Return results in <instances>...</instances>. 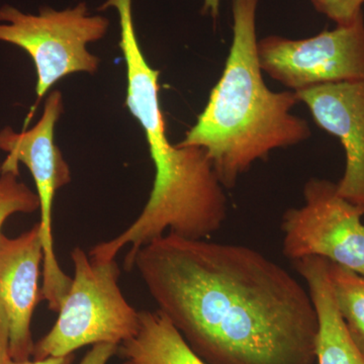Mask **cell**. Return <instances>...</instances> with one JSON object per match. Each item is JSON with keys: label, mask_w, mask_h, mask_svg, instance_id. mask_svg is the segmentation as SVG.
<instances>
[{"label": "cell", "mask_w": 364, "mask_h": 364, "mask_svg": "<svg viewBox=\"0 0 364 364\" xmlns=\"http://www.w3.org/2000/svg\"><path fill=\"white\" fill-rule=\"evenodd\" d=\"M208 364H316L317 311L306 287L240 244L164 234L124 265Z\"/></svg>", "instance_id": "1"}, {"label": "cell", "mask_w": 364, "mask_h": 364, "mask_svg": "<svg viewBox=\"0 0 364 364\" xmlns=\"http://www.w3.org/2000/svg\"><path fill=\"white\" fill-rule=\"evenodd\" d=\"M9 355V328L6 314L0 306V364H6Z\"/></svg>", "instance_id": "17"}, {"label": "cell", "mask_w": 364, "mask_h": 364, "mask_svg": "<svg viewBox=\"0 0 364 364\" xmlns=\"http://www.w3.org/2000/svg\"><path fill=\"white\" fill-rule=\"evenodd\" d=\"M109 26L105 16L90 14L85 2L64 11L42 7L37 14L9 4L0 7V42L28 53L37 73V100L23 129L43 97L61 79L79 72H97L100 59L88 51L87 45L102 40Z\"/></svg>", "instance_id": "5"}, {"label": "cell", "mask_w": 364, "mask_h": 364, "mask_svg": "<svg viewBox=\"0 0 364 364\" xmlns=\"http://www.w3.org/2000/svg\"><path fill=\"white\" fill-rule=\"evenodd\" d=\"M119 352L116 344L102 343L93 345L79 364H107L112 356Z\"/></svg>", "instance_id": "16"}, {"label": "cell", "mask_w": 364, "mask_h": 364, "mask_svg": "<svg viewBox=\"0 0 364 364\" xmlns=\"http://www.w3.org/2000/svg\"><path fill=\"white\" fill-rule=\"evenodd\" d=\"M318 13L324 14L336 26L350 25L363 14L364 0H311Z\"/></svg>", "instance_id": "15"}, {"label": "cell", "mask_w": 364, "mask_h": 364, "mask_svg": "<svg viewBox=\"0 0 364 364\" xmlns=\"http://www.w3.org/2000/svg\"><path fill=\"white\" fill-rule=\"evenodd\" d=\"M74 353L64 356H51L44 359H35L33 361H16L14 359L9 358L6 364H73Z\"/></svg>", "instance_id": "18"}, {"label": "cell", "mask_w": 364, "mask_h": 364, "mask_svg": "<svg viewBox=\"0 0 364 364\" xmlns=\"http://www.w3.org/2000/svg\"><path fill=\"white\" fill-rule=\"evenodd\" d=\"M71 260L74 274L70 289L52 329L35 343V359L69 355L87 345L119 347L138 331L140 312L122 293L121 269L116 259H97L75 247Z\"/></svg>", "instance_id": "4"}, {"label": "cell", "mask_w": 364, "mask_h": 364, "mask_svg": "<svg viewBox=\"0 0 364 364\" xmlns=\"http://www.w3.org/2000/svg\"><path fill=\"white\" fill-rule=\"evenodd\" d=\"M64 112L62 93L48 95L39 121L32 128L14 131L11 127L0 130V150L6 153L2 173L20 174L23 163L30 170L40 202V231L44 250L42 291L48 308L58 312L70 289L72 279L60 267L52 231L53 203L57 191L71 181V171L55 141V128Z\"/></svg>", "instance_id": "6"}, {"label": "cell", "mask_w": 364, "mask_h": 364, "mask_svg": "<svg viewBox=\"0 0 364 364\" xmlns=\"http://www.w3.org/2000/svg\"><path fill=\"white\" fill-rule=\"evenodd\" d=\"M123 364H135V363H134L133 361L127 360V359H126V361H124V363Z\"/></svg>", "instance_id": "20"}, {"label": "cell", "mask_w": 364, "mask_h": 364, "mask_svg": "<svg viewBox=\"0 0 364 364\" xmlns=\"http://www.w3.org/2000/svg\"><path fill=\"white\" fill-rule=\"evenodd\" d=\"M260 0H233V39L224 70L196 123L178 143L202 148L225 188H233L254 163L273 150L305 142L308 122L293 114L291 90H270L257 55Z\"/></svg>", "instance_id": "3"}, {"label": "cell", "mask_w": 364, "mask_h": 364, "mask_svg": "<svg viewBox=\"0 0 364 364\" xmlns=\"http://www.w3.org/2000/svg\"><path fill=\"white\" fill-rule=\"evenodd\" d=\"M304 205L282 217V253L289 260L320 257L364 275V215L342 198L337 183L311 178Z\"/></svg>", "instance_id": "7"}, {"label": "cell", "mask_w": 364, "mask_h": 364, "mask_svg": "<svg viewBox=\"0 0 364 364\" xmlns=\"http://www.w3.org/2000/svg\"><path fill=\"white\" fill-rule=\"evenodd\" d=\"M2 174V163H0V176Z\"/></svg>", "instance_id": "21"}, {"label": "cell", "mask_w": 364, "mask_h": 364, "mask_svg": "<svg viewBox=\"0 0 364 364\" xmlns=\"http://www.w3.org/2000/svg\"><path fill=\"white\" fill-rule=\"evenodd\" d=\"M220 4H221V0H205L203 6V14H208L214 20H217L220 13Z\"/></svg>", "instance_id": "19"}, {"label": "cell", "mask_w": 364, "mask_h": 364, "mask_svg": "<svg viewBox=\"0 0 364 364\" xmlns=\"http://www.w3.org/2000/svg\"><path fill=\"white\" fill-rule=\"evenodd\" d=\"M328 262L320 257L293 262L296 272L305 280L317 311L316 364H364V354L352 341L337 310L328 275Z\"/></svg>", "instance_id": "11"}, {"label": "cell", "mask_w": 364, "mask_h": 364, "mask_svg": "<svg viewBox=\"0 0 364 364\" xmlns=\"http://www.w3.org/2000/svg\"><path fill=\"white\" fill-rule=\"evenodd\" d=\"M328 275L337 310L347 332L364 354V275L330 261Z\"/></svg>", "instance_id": "13"}, {"label": "cell", "mask_w": 364, "mask_h": 364, "mask_svg": "<svg viewBox=\"0 0 364 364\" xmlns=\"http://www.w3.org/2000/svg\"><path fill=\"white\" fill-rule=\"evenodd\" d=\"M119 351L135 364H208L158 310L141 311L138 331L119 345Z\"/></svg>", "instance_id": "12"}, {"label": "cell", "mask_w": 364, "mask_h": 364, "mask_svg": "<svg viewBox=\"0 0 364 364\" xmlns=\"http://www.w3.org/2000/svg\"><path fill=\"white\" fill-rule=\"evenodd\" d=\"M114 7L119 14V48L126 62V107L142 127L155 176L149 200L141 214L111 240L91 248V257L116 259L124 247V265L136 251L165 232L200 240L221 229L228 200L212 162L202 148L170 142L159 102L160 71L148 63L133 18V0H107L98 11Z\"/></svg>", "instance_id": "2"}, {"label": "cell", "mask_w": 364, "mask_h": 364, "mask_svg": "<svg viewBox=\"0 0 364 364\" xmlns=\"http://www.w3.org/2000/svg\"><path fill=\"white\" fill-rule=\"evenodd\" d=\"M296 95L315 123L343 146L346 165L337 189L364 214V81L313 86Z\"/></svg>", "instance_id": "10"}, {"label": "cell", "mask_w": 364, "mask_h": 364, "mask_svg": "<svg viewBox=\"0 0 364 364\" xmlns=\"http://www.w3.org/2000/svg\"><path fill=\"white\" fill-rule=\"evenodd\" d=\"M44 250L39 223L16 238L0 235V306L9 328V355L16 361L33 356L32 318L38 304L44 299Z\"/></svg>", "instance_id": "9"}, {"label": "cell", "mask_w": 364, "mask_h": 364, "mask_svg": "<svg viewBox=\"0 0 364 364\" xmlns=\"http://www.w3.org/2000/svg\"><path fill=\"white\" fill-rule=\"evenodd\" d=\"M257 55L262 71L294 92L364 81V16L306 39L268 36L258 40Z\"/></svg>", "instance_id": "8"}, {"label": "cell", "mask_w": 364, "mask_h": 364, "mask_svg": "<svg viewBox=\"0 0 364 364\" xmlns=\"http://www.w3.org/2000/svg\"><path fill=\"white\" fill-rule=\"evenodd\" d=\"M37 193L18 181V174L0 176V235L4 223L16 214H32L39 210Z\"/></svg>", "instance_id": "14"}]
</instances>
